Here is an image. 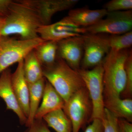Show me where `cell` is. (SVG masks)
<instances>
[{
    "instance_id": "obj_1",
    "label": "cell",
    "mask_w": 132,
    "mask_h": 132,
    "mask_svg": "<svg viewBox=\"0 0 132 132\" xmlns=\"http://www.w3.org/2000/svg\"><path fill=\"white\" fill-rule=\"evenodd\" d=\"M42 25L31 0L13 1L5 17L1 37L16 35L22 39H35L39 37L38 30Z\"/></svg>"
},
{
    "instance_id": "obj_2",
    "label": "cell",
    "mask_w": 132,
    "mask_h": 132,
    "mask_svg": "<svg viewBox=\"0 0 132 132\" xmlns=\"http://www.w3.org/2000/svg\"><path fill=\"white\" fill-rule=\"evenodd\" d=\"M42 68L43 77L53 86L65 102L76 92L86 87L78 71L71 68L65 62L58 57L54 64Z\"/></svg>"
},
{
    "instance_id": "obj_3",
    "label": "cell",
    "mask_w": 132,
    "mask_h": 132,
    "mask_svg": "<svg viewBox=\"0 0 132 132\" xmlns=\"http://www.w3.org/2000/svg\"><path fill=\"white\" fill-rule=\"evenodd\" d=\"M131 49L110 50L102 62L104 99L120 97L126 83L125 63Z\"/></svg>"
},
{
    "instance_id": "obj_4",
    "label": "cell",
    "mask_w": 132,
    "mask_h": 132,
    "mask_svg": "<svg viewBox=\"0 0 132 132\" xmlns=\"http://www.w3.org/2000/svg\"><path fill=\"white\" fill-rule=\"evenodd\" d=\"M44 42L40 37L29 40L2 37L0 39V75L13 64L24 60L29 53Z\"/></svg>"
},
{
    "instance_id": "obj_5",
    "label": "cell",
    "mask_w": 132,
    "mask_h": 132,
    "mask_svg": "<svg viewBox=\"0 0 132 132\" xmlns=\"http://www.w3.org/2000/svg\"><path fill=\"white\" fill-rule=\"evenodd\" d=\"M77 71L84 81L92 101V113L89 122L95 119L102 120L105 108L102 62L92 69L80 68Z\"/></svg>"
},
{
    "instance_id": "obj_6",
    "label": "cell",
    "mask_w": 132,
    "mask_h": 132,
    "mask_svg": "<svg viewBox=\"0 0 132 132\" xmlns=\"http://www.w3.org/2000/svg\"><path fill=\"white\" fill-rule=\"evenodd\" d=\"M63 111L71 120L72 132H79L89 122L92 113V101L86 87L74 94L65 103Z\"/></svg>"
},
{
    "instance_id": "obj_7",
    "label": "cell",
    "mask_w": 132,
    "mask_h": 132,
    "mask_svg": "<svg viewBox=\"0 0 132 132\" xmlns=\"http://www.w3.org/2000/svg\"><path fill=\"white\" fill-rule=\"evenodd\" d=\"M105 19L85 28L86 34H122L132 31V10L109 12Z\"/></svg>"
},
{
    "instance_id": "obj_8",
    "label": "cell",
    "mask_w": 132,
    "mask_h": 132,
    "mask_svg": "<svg viewBox=\"0 0 132 132\" xmlns=\"http://www.w3.org/2000/svg\"><path fill=\"white\" fill-rule=\"evenodd\" d=\"M108 36L101 34L83 35L81 69H89L102 63L110 51Z\"/></svg>"
},
{
    "instance_id": "obj_9",
    "label": "cell",
    "mask_w": 132,
    "mask_h": 132,
    "mask_svg": "<svg viewBox=\"0 0 132 132\" xmlns=\"http://www.w3.org/2000/svg\"><path fill=\"white\" fill-rule=\"evenodd\" d=\"M38 35L45 41L59 42L86 34L85 28L75 25L63 18L53 24L42 25L38 30Z\"/></svg>"
},
{
    "instance_id": "obj_10",
    "label": "cell",
    "mask_w": 132,
    "mask_h": 132,
    "mask_svg": "<svg viewBox=\"0 0 132 132\" xmlns=\"http://www.w3.org/2000/svg\"><path fill=\"white\" fill-rule=\"evenodd\" d=\"M83 55V35L58 42L57 57L73 69L77 71L80 68Z\"/></svg>"
},
{
    "instance_id": "obj_11",
    "label": "cell",
    "mask_w": 132,
    "mask_h": 132,
    "mask_svg": "<svg viewBox=\"0 0 132 132\" xmlns=\"http://www.w3.org/2000/svg\"><path fill=\"white\" fill-rule=\"evenodd\" d=\"M38 12L42 25L51 24L52 17L59 12L70 9L78 0H31Z\"/></svg>"
},
{
    "instance_id": "obj_12",
    "label": "cell",
    "mask_w": 132,
    "mask_h": 132,
    "mask_svg": "<svg viewBox=\"0 0 132 132\" xmlns=\"http://www.w3.org/2000/svg\"><path fill=\"white\" fill-rule=\"evenodd\" d=\"M12 74L8 68L0 75V98L5 102L7 109L14 112L22 124H26L27 118L21 108L12 87Z\"/></svg>"
},
{
    "instance_id": "obj_13",
    "label": "cell",
    "mask_w": 132,
    "mask_h": 132,
    "mask_svg": "<svg viewBox=\"0 0 132 132\" xmlns=\"http://www.w3.org/2000/svg\"><path fill=\"white\" fill-rule=\"evenodd\" d=\"M24 60L18 63L15 71L12 74L13 90L21 108L27 119L29 113V89L23 69Z\"/></svg>"
},
{
    "instance_id": "obj_14",
    "label": "cell",
    "mask_w": 132,
    "mask_h": 132,
    "mask_svg": "<svg viewBox=\"0 0 132 132\" xmlns=\"http://www.w3.org/2000/svg\"><path fill=\"white\" fill-rule=\"evenodd\" d=\"M108 13L107 11L103 8L92 10L83 7L71 10L67 16L64 18L76 26L86 28L96 24Z\"/></svg>"
},
{
    "instance_id": "obj_15",
    "label": "cell",
    "mask_w": 132,
    "mask_h": 132,
    "mask_svg": "<svg viewBox=\"0 0 132 132\" xmlns=\"http://www.w3.org/2000/svg\"><path fill=\"white\" fill-rule=\"evenodd\" d=\"M65 103L62 97L46 80L41 104L36 113L35 119H42L47 114L58 109H63Z\"/></svg>"
},
{
    "instance_id": "obj_16",
    "label": "cell",
    "mask_w": 132,
    "mask_h": 132,
    "mask_svg": "<svg viewBox=\"0 0 132 132\" xmlns=\"http://www.w3.org/2000/svg\"><path fill=\"white\" fill-rule=\"evenodd\" d=\"M105 108L118 119H123L132 123V100L120 97L104 99Z\"/></svg>"
},
{
    "instance_id": "obj_17",
    "label": "cell",
    "mask_w": 132,
    "mask_h": 132,
    "mask_svg": "<svg viewBox=\"0 0 132 132\" xmlns=\"http://www.w3.org/2000/svg\"><path fill=\"white\" fill-rule=\"evenodd\" d=\"M46 79L43 78L37 82L28 85L29 89V113L26 126L29 127L35 120L36 112L42 100Z\"/></svg>"
},
{
    "instance_id": "obj_18",
    "label": "cell",
    "mask_w": 132,
    "mask_h": 132,
    "mask_svg": "<svg viewBox=\"0 0 132 132\" xmlns=\"http://www.w3.org/2000/svg\"><path fill=\"white\" fill-rule=\"evenodd\" d=\"M23 69L25 78L28 85L40 80L43 77V68L34 51L29 53L24 60Z\"/></svg>"
},
{
    "instance_id": "obj_19",
    "label": "cell",
    "mask_w": 132,
    "mask_h": 132,
    "mask_svg": "<svg viewBox=\"0 0 132 132\" xmlns=\"http://www.w3.org/2000/svg\"><path fill=\"white\" fill-rule=\"evenodd\" d=\"M58 42L45 41L34 50L36 55L42 67L54 64L57 58Z\"/></svg>"
},
{
    "instance_id": "obj_20",
    "label": "cell",
    "mask_w": 132,
    "mask_h": 132,
    "mask_svg": "<svg viewBox=\"0 0 132 132\" xmlns=\"http://www.w3.org/2000/svg\"><path fill=\"white\" fill-rule=\"evenodd\" d=\"M47 126L56 132H72L71 120L63 109H59L47 114L43 118Z\"/></svg>"
},
{
    "instance_id": "obj_21",
    "label": "cell",
    "mask_w": 132,
    "mask_h": 132,
    "mask_svg": "<svg viewBox=\"0 0 132 132\" xmlns=\"http://www.w3.org/2000/svg\"><path fill=\"white\" fill-rule=\"evenodd\" d=\"M108 38L110 50L112 52L128 49L132 46V31L122 34L110 35Z\"/></svg>"
},
{
    "instance_id": "obj_22",
    "label": "cell",
    "mask_w": 132,
    "mask_h": 132,
    "mask_svg": "<svg viewBox=\"0 0 132 132\" xmlns=\"http://www.w3.org/2000/svg\"><path fill=\"white\" fill-rule=\"evenodd\" d=\"M126 83L125 89L121 95L123 98H131L132 95V52H130L126 63Z\"/></svg>"
},
{
    "instance_id": "obj_23",
    "label": "cell",
    "mask_w": 132,
    "mask_h": 132,
    "mask_svg": "<svg viewBox=\"0 0 132 132\" xmlns=\"http://www.w3.org/2000/svg\"><path fill=\"white\" fill-rule=\"evenodd\" d=\"M118 120V118L105 108L104 115L102 119L104 132H120Z\"/></svg>"
},
{
    "instance_id": "obj_24",
    "label": "cell",
    "mask_w": 132,
    "mask_h": 132,
    "mask_svg": "<svg viewBox=\"0 0 132 132\" xmlns=\"http://www.w3.org/2000/svg\"><path fill=\"white\" fill-rule=\"evenodd\" d=\"M103 9L108 12L131 10L132 0H112L104 5Z\"/></svg>"
},
{
    "instance_id": "obj_25",
    "label": "cell",
    "mask_w": 132,
    "mask_h": 132,
    "mask_svg": "<svg viewBox=\"0 0 132 132\" xmlns=\"http://www.w3.org/2000/svg\"><path fill=\"white\" fill-rule=\"evenodd\" d=\"M42 119H35L27 132H52Z\"/></svg>"
},
{
    "instance_id": "obj_26",
    "label": "cell",
    "mask_w": 132,
    "mask_h": 132,
    "mask_svg": "<svg viewBox=\"0 0 132 132\" xmlns=\"http://www.w3.org/2000/svg\"><path fill=\"white\" fill-rule=\"evenodd\" d=\"M86 128L85 132H104V127L102 120L95 119Z\"/></svg>"
},
{
    "instance_id": "obj_27",
    "label": "cell",
    "mask_w": 132,
    "mask_h": 132,
    "mask_svg": "<svg viewBox=\"0 0 132 132\" xmlns=\"http://www.w3.org/2000/svg\"><path fill=\"white\" fill-rule=\"evenodd\" d=\"M118 127L120 132H132V124L126 120L118 119Z\"/></svg>"
},
{
    "instance_id": "obj_28",
    "label": "cell",
    "mask_w": 132,
    "mask_h": 132,
    "mask_svg": "<svg viewBox=\"0 0 132 132\" xmlns=\"http://www.w3.org/2000/svg\"><path fill=\"white\" fill-rule=\"evenodd\" d=\"M13 0H0V16L5 17L7 14Z\"/></svg>"
},
{
    "instance_id": "obj_29",
    "label": "cell",
    "mask_w": 132,
    "mask_h": 132,
    "mask_svg": "<svg viewBox=\"0 0 132 132\" xmlns=\"http://www.w3.org/2000/svg\"><path fill=\"white\" fill-rule=\"evenodd\" d=\"M4 20H5V17L0 16V39L2 38L1 31L3 24H4Z\"/></svg>"
}]
</instances>
